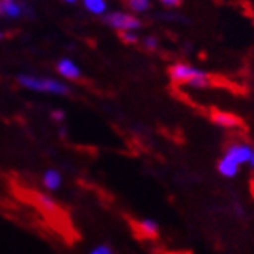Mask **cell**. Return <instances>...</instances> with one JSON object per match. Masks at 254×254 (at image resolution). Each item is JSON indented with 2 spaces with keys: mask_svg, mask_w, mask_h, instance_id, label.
I'll return each instance as SVG.
<instances>
[{
  "mask_svg": "<svg viewBox=\"0 0 254 254\" xmlns=\"http://www.w3.org/2000/svg\"><path fill=\"white\" fill-rule=\"evenodd\" d=\"M169 74L174 82H185L195 88H205L209 85V76L205 71L186 65V64H175L169 68Z\"/></svg>",
  "mask_w": 254,
  "mask_h": 254,
  "instance_id": "cell-1",
  "label": "cell"
},
{
  "mask_svg": "<svg viewBox=\"0 0 254 254\" xmlns=\"http://www.w3.org/2000/svg\"><path fill=\"white\" fill-rule=\"evenodd\" d=\"M19 82L33 90H39V92H48V93H58V95H65L68 90L67 87L53 81V79H37L33 76H19Z\"/></svg>",
  "mask_w": 254,
  "mask_h": 254,
  "instance_id": "cell-2",
  "label": "cell"
},
{
  "mask_svg": "<svg viewBox=\"0 0 254 254\" xmlns=\"http://www.w3.org/2000/svg\"><path fill=\"white\" fill-rule=\"evenodd\" d=\"M106 22L120 31H130V30L141 27V22L136 17L130 14H124V12H112V14L106 16Z\"/></svg>",
  "mask_w": 254,
  "mask_h": 254,
  "instance_id": "cell-3",
  "label": "cell"
},
{
  "mask_svg": "<svg viewBox=\"0 0 254 254\" xmlns=\"http://www.w3.org/2000/svg\"><path fill=\"white\" fill-rule=\"evenodd\" d=\"M253 149L254 147L250 146L248 143H233V144L228 146V149L225 150V155L230 157L231 160H234L239 166H242V164L248 163Z\"/></svg>",
  "mask_w": 254,
  "mask_h": 254,
  "instance_id": "cell-4",
  "label": "cell"
},
{
  "mask_svg": "<svg viewBox=\"0 0 254 254\" xmlns=\"http://www.w3.org/2000/svg\"><path fill=\"white\" fill-rule=\"evenodd\" d=\"M217 171L222 177H225V179H234V177H237V174L240 172V166L234 160H231L230 157H226L223 154V157L217 163Z\"/></svg>",
  "mask_w": 254,
  "mask_h": 254,
  "instance_id": "cell-5",
  "label": "cell"
},
{
  "mask_svg": "<svg viewBox=\"0 0 254 254\" xmlns=\"http://www.w3.org/2000/svg\"><path fill=\"white\" fill-rule=\"evenodd\" d=\"M212 121L220 126L225 127V129H233V127H237L240 124V120L233 115V113H228V112H212Z\"/></svg>",
  "mask_w": 254,
  "mask_h": 254,
  "instance_id": "cell-6",
  "label": "cell"
},
{
  "mask_svg": "<svg viewBox=\"0 0 254 254\" xmlns=\"http://www.w3.org/2000/svg\"><path fill=\"white\" fill-rule=\"evenodd\" d=\"M42 183L45 186L47 190L53 192V190H58L62 185V175L56 171V169H48L44 177H42Z\"/></svg>",
  "mask_w": 254,
  "mask_h": 254,
  "instance_id": "cell-7",
  "label": "cell"
},
{
  "mask_svg": "<svg viewBox=\"0 0 254 254\" xmlns=\"http://www.w3.org/2000/svg\"><path fill=\"white\" fill-rule=\"evenodd\" d=\"M58 71L62 76L68 78V79H78L79 76H81L79 68L76 67L70 59H62V61H59V64H58Z\"/></svg>",
  "mask_w": 254,
  "mask_h": 254,
  "instance_id": "cell-8",
  "label": "cell"
},
{
  "mask_svg": "<svg viewBox=\"0 0 254 254\" xmlns=\"http://www.w3.org/2000/svg\"><path fill=\"white\" fill-rule=\"evenodd\" d=\"M138 226H139V231H141L143 234H146V236H157L158 230H160L158 223L154 219H143V220H139Z\"/></svg>",
  "mask_w": 254,
  "mask_h": 254,
  "instance_id": "cell-9",
  "label": "cell"
},
{
  "mask_svg": "<svg viewBox=\"0 0 254 254\" xmlns=\"http://www.w3.org/2000/svg\"><path fill=\"white\" fill-rule=\"evenodd\" d=\"M123 3L135 12H143L149 8L150 0H123Z\"/></svg>",
  "mask_w": 254,
  "mask_h": 254,
  "instance_id": "cell-10",
  "label": "cell"
},
{
  "mask_svg": "<svg viewBox=\"0 0 254 254\" xmlns=\"http://www.w3.org/2000/svg\"><path fill=\"white\" fill-rule=\"evenodd\" d=\"M87 9H90L95 14H103L106 11V0H84Z\"/></svg>",
  "mask_w": 254,
  "mask_h": 254,
  "instance_id": "cell-11",
  "label": "cell"
},
{
  "mask_svg": "<svg viewBox=\"0 0 254 254\" xmlns=\"http://www.w3.org/2000/svg\"><path fill=\"white\" fill-rule=\"evenodd\" d=\"M37 200H39L41 206L45 209H55L56 208V201L50 194H37Z\"/></svg>",
  "mask_w": 254,
  "mask_h": 254,
  "instance_id": "cell-12",
  "label": "cell"
},
{
  "mask_svg": "<svg viewBox=\"0 0 254 254\" xmlns=\"http://www.w3.org/2000/svg\"><path fill=\"white\" fill-rule=\"evenodd\" d=\"M90 254H115V253H113V250H112L109 245H106V244H99V245H96V247L92 248Z\"/></svg>",
  "mask_w": 254,
  "mask_h": 254,
  "instance_id": "cell-13",
  "label": "cell"
},
{
  "mask_svg": "<svg viewBox=\"0 0 254 254\" xmlns=\"http://www.w3.org/2000/svg\"><path fill=\"white\" fill-rule=\"evenodd\" d=\"M120 37H121V41L126 44H135L138 41V37L135 34H132L130 31H120Z\"/></svg>",
  "mask_w": 254,
  "mask_h": 254,
  "instance_id": "cell-14",
  "label": "cell"
},
{
  "mask_svg": "<svg viewBox=\"0 0 254 254\" xmlns=\"http://www.w3.org/2000/svg\"><path fill=\"white\" fill-rule=\"evenodd\" d=\"M157 39H154V37H147L146 39V47L147 48H150V50H155L157 48Z\"/></svg>",
  "mask_w": 254,
  "mask_h": 254,
  "instance_id": "cell-15",
  "label": "cell"
},
{
  "mask_svg": "<svg viewBox=\"0 0 254 254\" xmlns=\"http://www.w3.org/2000/svg\"><path fill=\"white\" fill-rule=\"evenodd\" d=\"M166 6H179L182 3V0H161Z\"/></svg>",
  "mask_w": 254,
  "mask_h": 254,
  "instance_id": "cell-16",
  "label": "cell"
},
{
  "mask_svg": "<svg viewBox=\"0 0 254 254\" xmlns=\"http://www.w3.org/2000/svg\"><path fill=\"white\" fill-rule=\"evenodd\" d=\"M248 166L254 171V149H253V152H251V157H250V160H248Z\"/></svg>",
  "mask_w": 254,
  "mask_h": 254,
  "instance_id": "cell-17",
  "label": "cell"
},
{
  "mask_svg": "<svg viewBox=\"0 0 254 254\" xmlns=\"http://www.w3.org/2000/svg\"><path fill=\"white\" fill-rule=\"evenodd\" d=\"M53 118H55L56 121H61V120H64V113H62V112H55V113H53Z\"/></svg>",
  "mask_w": 254,
  "mask_h": 254,
  "instance_id": "cell-18",
  "label": "cell"
},
{
  "mask_svg": "<svg viewBox=\"0 0 254 254\" xmlns=\"http://www.w3.org/2000/svg\"><path fill=\"white\" fill-rule=\"evenodd\" d=\"M67 2H70V3H71V2H76V0H67Z\"/></svg>",
  "mask_w": 254,
  "mask_h": 254,
  "instance_id": "cell-19",
  "label": "cell"
},
{
  "mask_svg": "<svg viewBox=\"0 0 254 254\" xmlns=\"http://www.w3.org/2000/svg\"><path fill=\"white\" fill-rule=\"evenodd\" d=\"M2 37H3V34H2V33H0V39H2Z\"/></svg>",
  "mask_w": 254,
  "mask_h": 254,
  "instance_id": "cell-20",
  "label": "cell"
}]
</instances>
